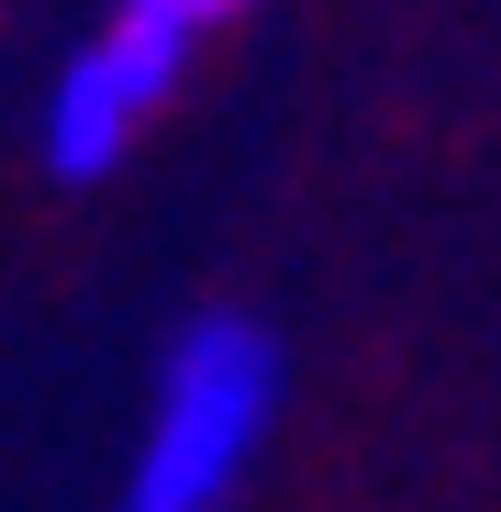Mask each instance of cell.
I'll list each match as a JSON object with an SVG mask.
<instances>
[{"label":"cell","mask_w":501,"mask_h":512,"mask_svg":"<svg viewBox=\"0 0 501 512\" xmlns=\"http://www.w3.org/2000/svg\"><path fill=\"white\" fill-rule=\"evenodd\" d=\"M279 423V334L257 312H190L156 357L112 512H234Z\"/></svg>","instance_id":"6da1fadb"},{"label":"cell","mask_w":501,"mask_h":512,"mask_svg":"<svg viewBox=\"0 0 501 512\" xmlns=\"http://www.w3.org/2000/svg\"><path fill=\"white\" fill-rule=\"evenodd\" d=\"M190 45H201V23L179 0H112V23L78 45L56 67V90H45V167L56 179H112L145 145V123L179 101Z\"/></svg>","instance_id":"7a4b0ae2"},{"label":"cell","mask_w":501,"mask_h":512,"mask_svg":"<svg viewBox=\"0 0 501 512\" xmlns=\"http://www.w3.org/2000/svg\"><path fill=\"white\" fill-rule=\"evenodd\" d=\"M179 12H190V23H223V12H245V0H179Z\"/></svg>","instance_id":"3957f363"}]
</instances>
